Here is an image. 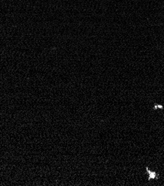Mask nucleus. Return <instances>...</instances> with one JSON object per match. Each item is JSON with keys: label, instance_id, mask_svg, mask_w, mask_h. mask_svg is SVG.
Segmentation results:
<instances>
[{"label": "nucleus", "instance_id": "1", "mask_svg": "<svg viewBox=\"0 0 164 186\" xmlns=\"http://www.w3.org/2000/svg\"><path fill=\"white\" fill-rule=\"evenodd\" d=\"M146 173L149 175L148 177L149 181L152 180V179H156L159 177V175L156 172L153 171H151L148 167H146Z\"/></svg>", "mask_w": 164, "mask_h": 186}, {"label": "nucleus", "instance_id": "2", "mask_svg": "<svg viewBox=\"0 0 164 186\" xmlns=\"http://www.w3.org/2000/svg\"><path fill=\"white\" fill-rule=\"evenodd\" d=\"M154 110H157V109H163V106L160 104H155L153 107Z\"/></svg>", "mask_w": 164, "mask_h": 186}]
</instances>
